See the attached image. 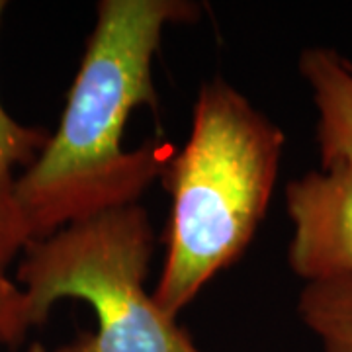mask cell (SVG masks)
<instances>
[{
    "instance_id": "obj_3",
    "label": "cell",
    "mask_w": 352,
    "mask_h": 352,
    "mask_svg": "<svg viewBox=\"0 0 352 352\" xmlns=\"http://www.w3.org/2000/svg\"><path fill=\"white\" fill-rule=\"evenodd\" d=\"M155 237L139 204L32 241L16 270L34 327L59 300L90 303L96 329L55 352H201L145 288Z\"/></svg>"
},
{
    "instance_id": "obj_7",
    "label": "cell",
    "mask_w": 352,
    "mask_h": 352,
    "mask_svg": "<svg viewBox=\"0 0 352 352\" xmlns=\"http://www.w3.org/2000/svg\"><path fill=\"white\" fill-rule=\"evenodd\" d=\"M298 315L323 352H352V278L305 284Z\"/></svg>"
},
{
    "instance_id": "obj_8",
    "label": "cell",
    "mask_w": 352,
    "mask_h": 352,
    "mask_svg": "<svg viewBox=\"0 0 352 352\" xmlns=\"http://www.w3.org/2000/svg\"><path fill=\"white\" fill-rule=\"evenodd\" d=\"M32 327L34 323L24 289L0 270V342L18 346Z\"/></svg>"
},
{
    "instance_id": "obj_5",
    "label": "cell",
    "mask_w": 352,
    "mask_h": 352,
    "mask_svg": "<svg viewBox=\"0 0 352 352\" xmlns=\"http://www.w3.org/2000/svg\"><path fill=\"white\" fill-rule=\"evenodd\" d=\"M298 69L317 110L321 166L352 163V61L329 47L305 50Z\"/></svg>"
},
{
    "instance_id": "obj_4",
    "label": "cell",
    "mask_w": 352,
    "mask_h": 352,
    "mask_svg": "<svg viewBox=\"0 0 352 352\" xmlns=\"http://www.w3.org/2000/svg\"><path fill=\"white\" fill-rule=\"evenodd\" d=\"M288 264L305 284L352 278V163H333L286 186Z\"/></svg>"
},
{
    "instance_id": "obj_2",
    "label": "cell",
    "mask_w": 352,
    "mask_h": 352,
    "mask_svg": "<svg viewBox=\"0 0 352 352\" xmlns=\"http://www.w3.org/2000/svg\"><path fill=\"white\" fill-rule=\"evenodd\" d=\"M286 135L214 76L198 90L184 147L161 176L170 196L166 254L153 298L178 317L251 247L274 194Z\"/></svg>"
},
{
    "instance_id": "obj_1",
    "label": "cell",
    "mask_w": 352,
    "mask_h": 352,
    "mask_svg": "<svg viewBox=\"0 0 352 352\" xmlns=\"http://www.w3.org/2000/svg\"><path fill=\"white\" fill-rule=\"evenodd\" d=\"M190 0H102L63 116L16 184L32 241L139 204L170 153L159 141L122 145L133 110H157L153 61L168 24L200 18Z\"/></svg>"
},
{
    "instance_id": "obj_9",
    "label": "cell",
    "mask_w": 352,
    "mask_h": 352,
    "mask_svg": "<svg viewBox=\"0 0 352 352\" xmlns=\"http://www.w3.org/2000/svg\"><path fill=\"white\" fill-rule=\"evenodd\" d=\"M28 352H47V351H45V349H43V346H41L39 342H34V344H32V346L28 349Z\"/></svg>"
},
{
    "instance_id": "obj_6",
    "label": "cell",
    "mask_w": 352,
    "mask_h": 352,
    "mask_svg": "<svg viewBox=\"0 0 352 352\" xmlns=\"http://www.w3.org/2000/svg\"><path fill=\"white\" fill-rule=\"evenodd\" d=\"M6 10V2L0 0V22ZM50 131L41 127H30L16 122L4 110L0 102V270L14 263V258L22 256L25 247L32 243L20 204L16 198V184L20 175L38 161L43 147L50 141Z\"/></svg>"
}]
</instances>
